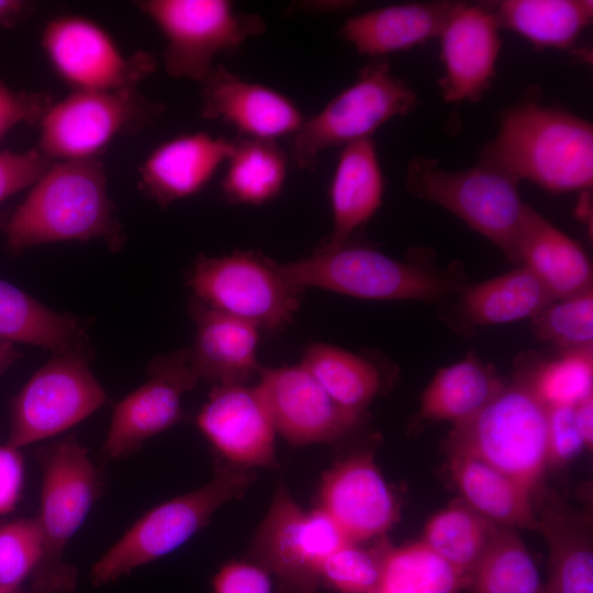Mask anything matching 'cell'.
<instances>
[{
    "mask_svg": "<svg viewBox=\"0 0 593 593\" xmlns=\"http://www.w3.org/2000/svg\"><path fill=\"white\" fill-rule=\"evenodd\" d=\"M0 340L23 343L56 354L90 351L86 323L38 302L0 279Z\"/></svg>",
    "mask_w": 593,
    "mask_h": 593,
    "instance_id": "cell-28",
    "label": "cell"
},
{
    "mask_svg": "<svg viewBox=\"0 0 593 593\" xmlns=\"http://www.w3.org/2000/svg\"><path fill=\"white\" fill-rule=\"evenodd\" d=\"M472 593H547L514 528L497 526L470 577Z\"/></svg>",
    "mask_w": 593,
    "mask_h": 593,
    "instance_id": "cell-35",
    "label": "cell"
},
{
    "mask_svg": "<svg viewBox=\"0 0 593 593\" xmlns=\"http://www.w3.org/2000/svg\"><path fill=\"white\" fill-rule=\"evenodd\" d=\"M7 220L8 216H5L3 213H0V230L4 227Z\"/></svg>",
    "mask_w": 593,
    "mask_h": 593,
    "instance_id": "cell-50",
    "label": "cell"
},
{
    "mask_svg": "<svg viewBox=\"0 0 593 593\" xmlns=\"http://www.w3.org/2000/svg\"><path fill=\"white\" fill-rule=\"evenodd\" d=\"M200 114L231 125L239 136L273 141L293 135L305 120L292 100L222 64L201 82Z\"/></svg>",
    "mask_w": 593,
    "mask_h": 593,
    "instance_id": "cell-20",
    "label": "cell"
},
{
    "mask_svg": "<svg viewBox=\"0 0 593 593\" xmlns=\"http://www.w3.org/2000/svg\"><path fill=\"white\" fill-rule=\"evenodd\" d=\"M350 5H351L350 2H343V1L313 2V3L304 2V4H298V7L300 8L306 7L309 11L316 8L318 12H321L322 10L338 11L342 9L349 8Z\"/></svg>",
    "mask_w": 593,
    "mask_h": 593,
    "instance_id": "cell-49",
    "label": "cell"
},
{
    "mask_svg": "<svg viewBox=\"0 0 593 593\" xmlns=\"http://www.w3.org/2000/svg\"><path fill=\"white\" fill-rule=\"evenodd\" d=\"M547 416L548 407L535 394L525 363L483 409L454 424L445 448L449 456L494 467L533 493L548 466Z\"/></svg>",
    "mask_w": 593,
    "mask_h": 593,
    "instance_id": "cell-4",
    "label": "cell"
},
{
    "mask_svg": "<svg viewBox=\"0 0 593 593\" xmlns=\"http://www.w3.org/2000/svg\"><path fill=\"white\" fill-rule=\"evenodd\" d=\"M41 45L55 74L72 90L137 88L157 66L148 52L125 54L102 25L79 14L49 19Z\"/></svg>",
    "mask_w": 593,
    "mask_h": 593,
    "instance_id": "cell-14",
    "label": "cell"
},
{
    "mask_svg": "<svg viewBox=\"0 0 593 593\" xmlns=\"http://www.w3.org/2000/svg\"><path fill=\"white\" fill-rule=\"evenodd\" d=\"M20 357L21 353L14 344L0 340V372L11 367Z\"/></svg>",
    "mask_w": 593,
    "mask_h": 593,
    "instance_id": "cell-48",
    "label": "cell"
},
{
    "mask_svg": "<svg viewBox=\"0 0 593 593\" xmlns=\"http://www.w3.org/2000/svg\"><path fill=\"white\" fill-rule=\"evenodd\" d=\"M289 156L277 141L238 136L221 181L233 204L261 205L277 198L287 179Z\"/></svg>",
    "mask_w": 593,
    "mask_h": 593,
    "instance_id": "cell-32",
    "label": "cell"
},
{
    "mask_svg": "<svg viewBox=\"0 0 593 593\" xmlns=\"http://www.w3.org/2000/svg\"><path fill=\"white\" fill-rule=\"evenodd\" d=\"M456 295V320L462 326H485L532 318L556 301L539 279L522 265L495 278L466 284Z\"/></svg>",
    "mask_w": 593,
    "mask_h": 593,
    "instance_id": "cell-27",
    "label": "cell"
},
{
    "mask_svg": "<svg viewBox=\"0 0 593 593\" xmlns=\"http://www.w3.org/2000/svg\"><path fill=\"white\" fill-rule=\"evenodd\" d=\"M269 573L250 561L225 563L213 579V593H271Z\"/></svg>",
    "mask_w": 593,
    "mask_h": 593,
    "instance_id": "cell-44",
    "label": "cell"
},
{
    "mask_svg": "<svg viewBox=\"0 0 593 593\" xmlns=\"http://www.w3.org/2000/svg\"><path fill=\"white\" fill-rule=\"evenodd\" d=\"M195 325L189 361L199 380L215 384H247L259 376L256 351L259 329L214 310L195 298L189 301Z\"/></svg>",
    "mask_w": 593,
    "mask_h": 593,
    "instance_id": "cell-22",
    "label": "cell"
},
{
    "mask_svg": "<svg viewBox=\"0 0 593 593\" xmlns=\"http://www.w3.org/2000/svg\"><path fill=\"white\" fill-rule=\"evenodd\" d=\"M482 155L519 181L529 180L550 192L592 188V124L537 100L505 111L495 139Z\"/></svg>",
    "mask_w": 593,
    "mask_h": 593,
    "instance_id": "cell-2",
    "label": "cell"
},
{
    "mask_svg": "<svg viewBox=\"0 0 593 593\" xmlns=\"http://www.w3.org/2000/svg\"><path fill=\"white\" fill-rule=\"evenodd\" d=\"M163 111L137 88L71 90L41 118L36 149L51 161L100 158L114 139L139 132Z\"/></svg>",
    "mask_w": 593,
    "mask_h": 593,
    "instance_id": "cell-10",
    "label": "cell"
},
{
    "mask_svg": "<svg viewBox=\"0 0 593 593\" xmlns=\"http://www.w3.org/2000/svg\"><path fill=\"white\" fill-rule=\"evenodd\" d=\"M384 178L371 137L343 146L329 187L333 230L326 245H338L363 226L382 203Z\"/></svg>",
    "mask_w": 593,
    "mask_h": 593,
    "instance_id": "cell-25",
    "label": "cell"
},
{
    "mask_svg": "<svg viewBox=\"0 0 593 593\" xmlns=\"http://www.w3.org/2000/svg\"><path fill=\"white\" fill-rule=\"evenodd\" d=\"M347 542L326 513L303 511L280 481L246 558L276 577L279 593H316L323 562Z\"/></svg>",
    "mask_w": 593,
    "mask_h": 593,
    "instance_id": "cell-12",
    "label": "cell"
},
{
    "mask_svg": "<svg viewBox=\"0 0 593 593\" xmlns=\"http://www.w3.org/2000/svg\"><path fill=\"white\" fill-rule=\"evenodd\" d=\"M52 102L46 93L16 91L0 81V139L20 124L37 125Z\"/></svg>",
    "mask_w": 593,
    "mask_h": 593,
    "instance_id": "cell-43",
    "label": "cell"
},
{
    "mask_svg": "<svg viewBox=\"0 0 593 593\" xmlns=\"http://www.w3.org/2000/svg\"><path fill=\"white\" fill-rule=\"evenodd\" d=\"M136 7L165 37L164 66L172 78L202 82L214 58L266 31L265 20L227 0H143Z\"/></svg>",
    "mask_w": 593,
    "mask_h": 593,
    "instance_id": "cell-11",
    "label": "cell"
},
{
    "mask_svg": "<svg viewBox=\"0 0 593 593\" xmlns=\"http://www.w3.org/2000/svg\"><path fill=\"white\" fill-rule=\"evenodd\" d=\"M505 384L491 365L470 354L436 372L421 396L417 417L463 422L483 409Z\"/></svg>",
    "mask_w": 593,
    "mask_h": 593,
    "instance_id": "cell-30",
    "label": "cell"
},
{
    "mask_svg": "<svg viewBox=\"0 0 593 593\" xmlns=\"http://www.w3.org/2000/svg\"><path fill=\"white\" fill-rule=\"evenodd\" d=\"M0 593H14V592H7V591H1L0 590Z\"/></svg>",
    "mask_w": 593,
    "mask_h": 593,
    "instance_id": "cell-51",
    "label": "cell"
},
{
    "mask_svg": "<svg viewBox=\"0 0 593 593\" xmlns=\"http://www.w3.org/2000/svg\"><path fill=\"white\" fill-rule=\"evenodd\" d=\"M255 387L275 430L295 446L339 441L367 416L337 404L301 363L261 367Z\"/></svg>",
    "mask_w": 593,
    "mask_h": 593,
    "instance_id": "cell-16",
    "label": "cell"
},
{
    "mask_svg": "<svg viewBox=\"0 0 593 593\" xmlns=\"http://www.w3.org/2000/svg\"><path fill=\"white\" fill-rule=\"evenodd\" d=\"M197 425L219 459L246 469L277 466L276 430L256 387L215 384Z\"/></svg>",
    "mask_w": 593,
    "mask_h": 593,
    "instance_id": "cell-18",
    "label": "cell"
},
{
    "mask_svg": "<svg viewBox=\"0 0 593 593\" xmlns=\"http://www.w3.org/2000/svg\"><path fill=\"white\" fill-rule=\"evenodd\" d=\"M358 450L323 475L318 503L350 542L383 536L399 519L396 499L373 461Z\"/></svg>",
    "mask_w": 593,
    "mask_h": 593,
    "instance_id": "cell-17",
    "label": "cell"
},
{
    "mask_svg": "<svg viewBox=\"0 0 593 593\" xmlns=\"http://www.w3.org/2000/svg\"><path fill=\"white\" fill-rule=\"evenodd\" d=\"M517 258L518 265L528 268L555 300L592 289V265L581 245L527 204L517 240Z\"/></svg>",
    "mask_w": 593,
    "mask_h": 593,
    "instance_id": "cell-24",
    "label": "cell"
},
{
    "mask_svg": "<svg viewBox=\"0 0 593 593\" xmlns=\"http://www.w3.org/2000/svg\"><path fill=\"white\" fill-rule=\"evenodd\" d=\"M254 480L253 469L219 459L208 483L138 518L92 566L93 584H109L177 550L206 526L217 508L243 496Z\"/></svg>",
    "mask_w": 593,
    "mask_h": 593,
    "instance_id": "cell-5",
    "label": "cell"
},
{
    "mask_svg": "<svg viewBox=\"0 0 593 593\" xmlns=\"http://www.w3.org/2000/svg\"><path fill=\"white\" fill-rule=\"evenodd\" d=\"M536 336L562 351L592 347L593 293H582L551 302L532 317Z\"/></svg>",
    "mask_w": 593,
    "mask_h": 593,
    "instance_id": "cell-38",
    "label": "cell"
},
{
    "mask_svg": "<svg viewBox=\"0 0 593 593\" xmlns=\"http://www.w3.org/2000/svg\"><path fill=\"white\" fill-rule=\"evenodd\" d=\"M500 26L490 4L455 2L439 34L446 102L478 101L495 76Z\"/></svg>",
    "mask_w": 593,
    "mask_h": 593,
    "instance_id": "cell-19",
    "label": "cell"
},
{
    "mask_svg": "<svg viewBox=\"0 0 593 593\" xmlns=\"http://www.w3.org/2000/svg\"><path fill=\"white\" fill-rule=\"evenodd\" d=\"M148 379L114 406L102 446L108 459L137 451L152 437L167 430L183 416L182 398L199 383L188 348L155 357Z\"/></svg>",
    "mask_w": 593,
    "mask_h": 593,
    "instance_id": "cell-15",
    "label": "cell"
},
{
    "mask_svg": "<svg viewBox=\"0 0 593 593\" xmlns=\"http://www.w3.org/2000/svg\"><path fill=\"white\" fill-rule=\"evenodd\" d=\"M496 528L468 505L456 504L427 522L422 541L470 580Z\"/></svg>",
    "mask_w": 593,
    "mask_h": 593,
    "instance_id": "cell-36",
    "label": "cell"
},
{
    "mask_svg": "<svg viewBox=\"0 0 593 593\" xmlns=\"http://www.w3.org/2000/svg\"><path fill=\"white\" fill-rule=\"evenodd\" d=\"M234 149V139L205 132L175 136L155 147L138 169V187L161 208L201 191Z\"/></svg>",
    "mask_w": 593,
    "mask_h": 593,
    "instance_id": "cell-21",
    "label": "cell"
},
{
    "mask_svg": "<svg viewBox=\"0 0 593 593\" xmlns=\"http://www.w3.org/2000/svg\"><path fill=\"white\" fill-rule=\"evenodd\" d=\"M387 544L365 548L347 542L332 552L321 568V582L342 593H378Z\"/></svg>",
    "mask_w": 593,
    "mask_h": 593,
    "instance_id": "cell-39",
    "label": "cell"
},
{
    "mask_svg": "<svg viewBox=\"0 0 593 593\" xmlns=\"http://www.w3.org/2000/svg\"><path fill=\"white\" fill-rule=\"evenodd\" d=\"M31 8L26 1L0 0V26H13L31 12Z\"/></svg>",
    "mask_w": 593,
    "mask_h": 593,
    "instance_id": "cell-47",
    "label": "cell"
},
{
    "mask_svg": "<svg viewBox=\"0 0 593 593\" xmlns=\"http://www.w3.org/2000/svg\"><path fill=\"white\" fill-rule=\"evenodd\" d=\"M575 419L586 448L593 444V396L574 406Z\"/></svg>",
    "mask_w": 593,
    "mask_h": 593,
    "instance_id": "cell-46",
    "label": "cell"
},
{
    "mask_svg": "<svg viewBox=\"0 0 593 593\" xmlns=\"http://www.w3.org/2000/svg\"><path fill=\"white\" fill-rule=\"evenodd\" d=\"M43 557L36 518H20L0 526V590L14 592L34 577Z\"/></svg>",
    "mask_w": 593,
    "mask_h": 593,
    "instance_id": "cell-40",
    "label": "cell"
},
{
    "mask_svg": "<svg viewBox=\"0 0 593 593\" xmlns=\"http://www.w3.org/2000/svg\"><path fill=\"white\" fill-rule=\"evenodd\" d=\"M470 580L422 540L387 546L378 593H458Z\"/></svg>",
    "mask_w": 593,
    "mask_h": 593,
    "instance_id": "cell-34",
    "label": "cell"
},
{
    "mask_svg": "<svg viewBox=\"0 0 593 593\" xmlns=\"http://www.w3.org/2000/svg\"><path fill=\"white\" fill-rule=\"evenodd\" d=\"M454 5L429 1L381 7L349 16L339 33L359 54L377 59L439 36Z\"/></svg>",
    "mask_w": 593,
    "mask_h": 593,
    "instance_id": "cell-23",
    "label": "cell"
},
{
    "mask_svg": "<svg viewBox=\"0 0 593 593\" xmlns=\"http://www.w3.org/2000/svg\"><path fill=\"white\" fill-rule=\"evenodd\" d=\"M187 284L203 304L266 332L282 331L293 321L304 292L283 278L279 264L255 250L199 255Z\"/></svg>",
    "mask_w": 593,
    "mask_h": 593,
    "instance_id": "cell-8",
    "label": "cell"
},
{
    "mask_svg": "<svg viewBox=\"0 0 593 593\" xmlns=\"http://www.w3.org/2000/svg\"><path fill=\"white\" fill-rule=\"evenodd\" d=\"M7 246H33L102 239L112 251L125 243L108 193L101 158L52 161L3 227Z\"/></svg>",
    "mask_w": 593,
    "mask_h": 593,
    "instance_id": "cell-1",
    "label": "cell"
},
{
    "mask_svg": "<svg viewBox=\"0 0 593 593\" xmlns=\"http://www.w3.org/2000/svg\"><path fill=\"white\" fill-rule=\"evenodd\" d=\"M527 368L532 388L547 407L575 406L593 396L592 347L562 351L553 360Z\"/></svg>",
    "mask_w": 593,
    "mask_h": 593,
    "instance_id": "cell-37",
    "label": "cell"
},
{
    "mask_svg": "<svg viewBox=\"0 0 593 593\" xmlns=\"http://www.w3.org/2000/svg\"><path fill=\"white\" fill-rule=\"evenodd\" d=\"M52 161L37 149L0 152V204L31 186L44 174Z\"/></svg>",
    "mask_w": 593,
    "mask_h": 593,
    "instance_id": "cell-42",
    "label": "cell"
},
{
    "mask_svg": "<svg viewBox=\"0 0 593 593\" xmlns=\"http://www.w3.org/2000/svg\"><path fill=\"white\" fill-rule=\"evenodd\" d=\"M283 278L300 289L320 288L369 300L437 301L467 284L460 268L438 267L413 257L392 258L354 240L322 243L307 257L279 264Z\"/></svg>",
    "mask_w": 593,
    "mask_h": 593,
    "instance_id": "cell-3",
    "label": "cell"
},
{
    "mask_svg": "<svg viewBox=\"0 0 593 593\" xmlns=\"http://www.w3.org/2000/svg\"><path fill=\"white\" fill-rule=\"evenodd\" d=\"M42 488L36 517L43 557L33 577L38 593H65L76 585V570L64 561L72 536L100 496L101 479L88 449L72 437L41 454Z\"/></svg>",
    "mask_w": 593,
    "mask_h": 593,
    "instance_id": "cell-7",
    "label": "cell"
},
{
    "mask_svg": "<svg viewBox=\"0 0 593 593\" xmlns=\"http://www.w3.org/2000/svg\"><path fill=\"white\" fill-rule=\"evenodd\" d=\"M537 519L550 552L547 593H593L591 517L549 494Z\"/></svg>",
    "mask_w": 593,
    "mask_h": 593,
    "instance_id": "cell-26",
    "label": "cell"
},
{
    "mask_svg": "<svg viewBox=\"0 0 593 593\" xmlns=\"http://www.w3.org/2000/svg\"><path fill=\"white\" fill-rule=\"evenodd\" d=\"M301 365L337 404L350 411L366 412L381 389L373 362L333 345L309 346Z\"/></svg>",
    "mask_w": 593,
    "mask_h": 593,
    "instance_id": "cell-33",
    "label": "cell"
},
{
    "mask_svg": "<svg viewBox=\"0 0 593 593\" xmlns=\"http://www.w3.org/2000/svg\"><path fill=\"white\" fill-rule=\"evenodd\" d=\"M449 457L451 478L466 505L497 526L537 530L532 493L525 486L475 458Z\"/></svg>",
    "mask_w": 593,
    "mask_h": 593,
    "instance_id": "cell-29",
    "label": "cell"
},
{
    "mask_svg": "<svg viewBox=\"0 0 593 593\" xmlns=\"http://www.w3.org/2000/svg\"><path fill=\"white\" fill-rule=\"evenodd\" d=\"M416 103L417 94L393 75L388 60L372 59L353 85L305 119L291 135L290 157L298 168L313 169L322 152L371 137L391 119L411 112Z\"/></svg>",
    "mask_w": 593,
    "mask_h": 593,
    "instance_id": "cell-9",
    "label": "cell"
},
{
    "mask_svg": "<svg viewBox=\"0 0 593 593\" xmlns=\"http://www.w3.org/2000/svg\"><path fill=\"white\" fill-rule=\"evenodd\" d=\"M490 5L500 29L538 48H570L593 18L591 0H503Z\"/></svg>",
    "mask_w": 593,
    "mask_h": 593,
    "instance_id": "cell-31",
    "label": "cell"
},
{
    "mask_svg": "<svg viewBox=\"0 0 593 593\" xmlns=\"http://www.w3.org/2000/svg\"><path fill=\"white\" fill-rule=\"evenodd\" d=\"M24 480L23 458L16 448L0 446V514L13 510Z\"/></svg>",
    "mask_w": 593,
    "mask_h": 593,
    "instance_id": "cell-45",
    "label": "cell"
},
{
    "mask_svg": "<svg viewBox=\"0 0 593 593\" xmlns=\"http://www.w3.org/2000/svg\"><path fill=\"white\" fill-rule=\"evenodd\" d=\"M518 183L515 176L484 155L477 166L463 170H447L432 158L415 156L405 178L414 195L454 213L517 265V240L526 206Z\"/></svg>",
    "mask_w": 593,
    "mask_h": 593,
    "instance_id": "cell-6",
    "label": "cell"
},
{
    "mask_svg": "<svg viewBox=\"0 0 593 593\" xmlns=\"http://www.w3.org/2000/svg\"><path fill=\"white\" fill-rule=\"evenodd\" d=\"M91 351L56 354L14 396L9 446L21 448L76 426L105 402L89 367Z\"/></svg>",
    "mask_w": 593,
    "mask_h": 593,
    "instance_id": "cell-13",
    "label": "cell"
},
{
    "mask_svg": "<svg viewBox=\"0 0 593 593\" xmlns=\"http://www.w3.org/2000/svg\"><path fill=\"white\" fill-rule=\"evenodd\" d=\"M583 448L586 447L577 424L574 406L548 407V466L564 465Z\"/></svg>",
    "mask_w": 593,
    "mask_h": 593,
    "instance_id": "cell-41",
    "label": "cell"
}]
</instances>
